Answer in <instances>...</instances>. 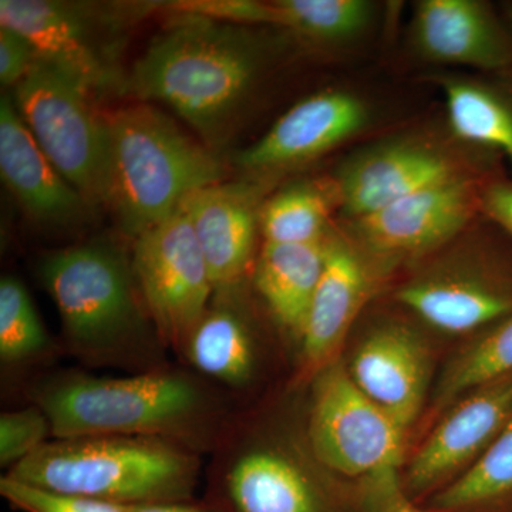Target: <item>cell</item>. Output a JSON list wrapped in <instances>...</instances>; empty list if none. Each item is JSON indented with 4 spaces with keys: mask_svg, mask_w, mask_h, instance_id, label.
I'll return each instance as SVG.
<instances>
[{
    "mask_svg": "<svg viewBox=\"0 0 512 512\" xmlns=\"http://www.w3.org/2000/svg\"><path fill=\"white\" fill-rule=\"evenodd\" d=\"M505 18H507L508 23L512 26V3H508V5L505 6Z\"/></svg>",
    "mask_w": 512,
    "mask_h": 512,
    "instance_id": "36",
    "label": "cell"
},
{
    "mask_svg": "<svg viewBox=\"0 0 512 512\" xmlns=\"http://www.w3.org/2000/svg\"><path fill=\"white\" fill-rule=\"evenodd\" d=\"M511 417L512 375L464 394L400 476L404 493L416 504L426 503L487 450Z\"/></svg>",
    "mask_w": 512,
    "mask_h": 512,
    "instance_id": "10",
    "label": "cell"
},
{
    "mask_svg": "<svg viewBox=\"0 0 512 512\" xmlns=\"http://www.w3.org/2000/svg\"><path fill=\"white\" fill-rule=\"evenodd\" d=\"M46 332L28 289L16 278L0 282V355L18 362L39 353L46 345Z\"/></svg>",
    "mask_w": 512,
    "mask_h": 512,
    "instance_id": "28",
    "label": "cell"
},
{
    "mask_svg": "<svg viewBox=\"0 0 512 512\" xmlns=\"http://www.w3.org/2000/svg\"><path fill=\"white\" fill-rule=\"evenodd\" d=\"M131 512H215L200 505H191L187 503H158L133 505Z\"/></svg>",
    "mask_w": 512,
    "mask_h": 512,
    "instance_id": "35",
    "label": "cell"
},
{
    "mask_svg": "<svg viewBox=\"0 0 512 512\" xmlns=\"http://www.w3.org/2000/svg\"><path fill=\"white\" fill-rule=\"evenodd\" d=\"M481 210L512 238V183L497 180L485 185Z\"/></svg>",
    "mask_w": 512,
    "mask_h": 512,
    "instance_id": "34",
    "label": "cell"
},
{
    "mask_svg": "<svg viewBox=\"0 0 512 512\" xmlns=\"http://www.w3.org/2000/svg\"><path fill=\"white\" fill-rule=\"evenodd\" d=\"M261 188L237 181L210 185L184 202L217 292L234 291L255 266Z\"/></svg>",
    "mask_w": 512,
    "mask_h": 512,
    "instance_id": "13",
    "label": "cell"
},
{
    "mask_svg": "<svg viewBox=\"0 0 512 512\" xmlns=\"http://www.w3.org/2000/svg\"><path fill=\"white\" fill-rule=\"evenodd\" d=\"M332 195L316 183L289 185L264 202L261 232L265 242L311 244L326 239Z\"/></svg>",
    "mask_w": 512,
    "mask_h": 512,
    "instance_id": "26",
    "label": "cell"
},
{
    "mask_svg": "<svg viewBox=\"0 0 512 512\" xmlns=\"http://www.w3.org/2000/svg\"><path fill=\"white\" fill-rule=\"evenodd\" d=\"M0 174L19 204L37 221L70 224L90 207L46 156L10 94L0 99Z\"/></svg>",
    "mask_w": 512,
    "mask_h": 512,
    "instance_id": "17",
    "label": "cell"
},
{
    "mask_svg": "<svg viewBox=\"0 0 512 512\" xmlns=\"http://www.w3.org/2000/svg\"><path fill=\"white\" fill-rule=\"evenodd\" d=\"M0 493L10 504L26 512H131L133 507L82 495L56 493L9 476L0 480Z\"/></svg>",
    "mask_w": 512,
    "mask_h": 512,
    "instance_id": "29",
    "label": "cell"
},
{
    "mask_svg": "<svg viewBox=\"0 0 512 512\" xmlns=\"http://www.w3.org/2000/svg\"><path fill=\"white\" fill-rule=\"evenodd\" d=\"M328 239L311 244L265 242L254 266L256 289L282 328L301 338L325 265Z\"/></svg>",
    "mask_w": 512,
    "mask_h": 512,
    "instance_id": "20",
    "label": "cell"
},
{
    "mask_svg": "<svg viewBox=\"0 0 512 512\" xmlns=\"http://www.w3.org/2000/svg\"><path fill=\"white\" fill-rule=\"evenodd\" d=\"M185 349L192 365L222 382H247L254 369V345L247 325L224 303L207 309Z\"/></svg>",
    "mask_w": 512,
    "mask_h": 512,
    "instance_id": "24",
    "label": "cell"
},
{
    "mask_svg": "<svg viewBox=\"0 0 512 512\" xmlns=\"http://www.w3.org/2000/svg\"><path fill=\"white\" fill-rule=\"evenodd\" d=\"M473 181L453 175L355 221L360 242L373 254L400 258L446 244L481 208Z\"/></svg>",
    "mask_w": 512,
    "mask_h": 512,
    "instance_id": "12",
    "label": "cell"
},
{
    "mask_svg": "<svg viewBox=\"0 0 512 512\" xmlns=\"http://www.w3.org/2000/svg\"><path fill=\"white\" fill-rule=\"evenodd\" d=\"M357 508L359 512H429L404 493L396 467L362 478Z\"/></svg>",
    "mask_w": 512,
    "mask_h": 512,
    "instance_id": "32",
    "label": "cell"
},
{
    "mask_svg": "<svg viewBox=\"0 0 512 512\" xmlns=\"http://www.w3.org/2000/svg\"><path fill=\"white\" fill-rule=\"evenodd\" d=\"M406 431L360 390L342 362L335 360L316 373L309 440L329 470L365 478L399 468Z\"/></svg>",
    "mask_w": 512,
    "mask_h": 512,
    "instance_id": "8",
    "label": "cell"
},
{
    "mask_svg": "<svg viewBox=\"0 0 512 512\" xmlns=\"http://www.w3.org/2000/svg\"><path fill=\"white\" fill-rule=\"evenodd\" d=\"M146 5H101L62 0H0V26L22 33L37 57L57 64L94 96L123 93L120 67L128 26Z\"/></svg>",
    "mask_w": 512,
    "mask_h": 512,
    "instance_id": "6",
    "label": "cell"
},
{
    "mask_svg": "<svg viewBox=\"0 0 512 512\" xmlns=\"http://www.w3.org/2000/svg\"><path fill=\"white\" fill-rule=\"evenodd\" d=\"M414 22L417 46L429 59L512 76V26L484 3L423 0Z\"/></svg>",
    "mask_w": 512,
    "mask_h": 512,
    "instance_id": "16",
    "label": "cell"
},
{
    "mask_svg": "<svg viewBox=\"0 0 512 512\" xmlns=\"http://www.w3.org/2000/svg\"><path fill=\"white\" fill-rule=\"evenodd\" d=\"M453 175V165L437 151L416 144H390L346 165L339 178L338 200L343 214L356 221Z\"/></svg>",
    "mask_w": 512,
    "mask_h": 512,
    "instance_id": "18",
    "label": "cell"
},
{
    "mask_svg": "<svg viewBox=\"0 0 512 512\" xmlns=\"http://www.w3.org/2000/svg\"><path fill=\"white\" fill-rule=\"evenodd\" d=\"M42 278L77 349L99 352L137 329L133 262L120 248L89 242L46 259Z\"/></svg>",
    "mask_w": 512,
    "mask_h": 512,
    "instance_id": "7",
    "label": "cell"
},
{
    "mask_svg": "<svg viewBox=\"0 0 512 512\" xmlns=\"http://www.w3.org/2000/svg\"><path fill=\"white\" fill-rule=\"evenodd\" d=\"M175 13L202 16V18L237 23V25L282 26L281 12L276 3L252 2V0H190L167 3Z\"/></svg>",
    "mask_w": 512,
    "mask_h": 512,
    "instance_id": "31",
    "label": "cell"
},
{
    "mask_svg": "<svg viewBox=\"0 0 512 512\" xmlns=\"http://www.w3.org/2000/svg\"><path fill=\"white\" fill-rule=\"evenodd\" d=\"M106 204L124 234L138 238L167 220L195 192L222 183L224 161L154 104L106 114Z\"/></svg>",
    "mask_w": 512,
    "mask_h": 512,
    "instance_id": "2",
    "label": "cell"
},
{
    "mask_svg": "<svg viewBox=\"0 0 512 512\" xmlns=\"http://www.w3.org/2000/svg\"><path fill=\"white\" fill-rule=\"evenodd\" d=\"M8 476L106 503H185L197 484L198 461L154 437H76L47 441Z\"/></svg>",
    "mask_w": 512,
    "mask_h": 512,
    "instance_id": "3",
    "label": "cell"
},
{
    "mask_svg": "<svg viewBox=\"0 0 512 512\" xmlns=\"http://www.w3.org/2000/svg\"><path fill=\"white\" fill-rule=\"evenodd\" d=\"M131 262L141 298L161 338L185 349L215 289L184 205L134 239Z\"/></svg>",
    "mask_w": 512,
    "mask_h": 512,
    "instance_id": "9",
    "label": "cell"
},
{
    "mask_svg": "<svg viewBox=\"0 0 512 512\" xmlns=\"http://www.w3.org/2000/svg\"><path fill=\"white\" fill-rule=\"evenodd\" d=\"M508 375H512V315L494 323L448 362L434 404L443 409L471 390Z\"/></svg>",
    "mask_w": 512,
    "mask_h": 512,
    "instance_id": "25",
    "label": "cell"
},
{
    "mask_svg": "<svg viewBox=\"0 0 512 512\" xmlns=\"http://www.w3.org/2000/svg\"><path fill=\"white\" fill-rule=\"evenodd\" d=\"M397 298L441 332L490 328L512 315V255L488 252L466 266H439L400 288Z\"/></svg>",
    "mask_w": 512,
    "mask_h": 512,
    "instance_id": "11",
    "label": "cell"
},
{
    "mask_svg": "<svg viewBox=\"0 0 512 512\" xmlns=\"http://www.w3.org/2000/svg\"><path fill=\"white\" fill-rule=\"evenodd\" d=\"M282 28L325 42L350 39L366 28L372 13L363 0H279Z\"/></svg>",
    "mask_w": 512,
    "mask_h": 512,
    "instance_id": "27",
    "label": "cell"
},
{
    "mask_svg": "<svg viewBox=\"0 0 512 512\" xmlns=\"http://www.w3.org/2000/svg\"><path fill=\"white\" fill-rule=\"evenodd\" d=\"M349 372L363 393L409 430L426 402L430 349L416 330L390 323L362 340Z\"/></svg>",
    "mask_w": 512,
    "mask_h": 512,
    "instance_id": "14",
    "label": "cell"
},
{
    "mask_svg": "<svg viewBox=\"0 0 512 512\" xmlns=\"http://www.w3.org/2000/svg\"><path fill=\"white\" fill-rule=\"evenodd\" d=\"M251 28L175 13L127 73L124 94L170 107L215 150L224 144L264 63Z\"/></svg>",
    "mask_w": 512,
    "mask_h": 512,
    "instance_id": "1",
    "label": "cell"
},
{
    "mask_svg": "<svg viewBox=\"0 0 512 512\" xmlns=\"http://www.w3.org/2000/svg\"><path fill=\"white\" fill-rule=\"evenodd\" d=\"M36 60L35 47L22 33L0 26V82L3 86L15 89Z\"/></svg>",
    "mask_w": 512,
    "mask_h": 512,
    "instance_id": "33",
    "label": "cell"
},
{
    "mask_svg": "<svg viewBox=\"0 0 512 512\" xmlns=\"http://www.w3.org/2000/svg\"><path fill=\"white\" fill-rule=\"evenodd\" d=\"M40 409L55 439H158L190 426L200 414L201 394L187 379L174 375L72 377L40 394Z\"/></svg>",
    "mask_w": 512,
    "mask_h": 512,
    "instance_id": "4",
    "label": "cell"
},
{
    "mask_svg": "<svg viewBox=\"0 0 512 512\" xmlns=\"http://www.w3.org/2000/svg\"><path fill=\"white\" fill-rule=\"evenodd\" d=\"M227 491L235 512H328L301 468L272 451L239 458L227 478Z\"/></svg>",
    "mask_w": 512,
    "mask_h": 512,
    "instance_id": "21",
    "label": "cell"
},
{
    "mask_svg": "<svg viewBox=\"0 0 512 512\" xmlns=\"http://www.w3.org/2000/svg\"><path fill=\"white\" fill-rule=\"evenodd\" d=\"M12 97L30 133L63 177L89 205L106 204L109 136L92 90L57 64L37 57Z\"/></svg>",
    "mask_w": 512,
    "mask_h": 512,
    "instance_id": "5",
    "label": "cell"
},
{
    "mask_svg": "<svg viewBox=\"0 0 512 512\" xmlns=\"http://www.w3.org/2000/svg\"><path fill=\"white\" fill-rule=\"evenodd\" d=\"M443 86L454 133L503 154L512 173V87L503 89L461 80H447Z\"/></svg>",
    "mask_w": 512,
    "mask_h": 512,
    "instance_id": "23",
    "label": "cell"
},
{
    "mask_svg": "<svg viewBox=\"0 0 512 512\" xmlns=\"http://www.w3.org/2000/svg\"><path fill=\"white\" fill-rule=\"evenodd\" d=\"M372 292V279L359 254L329 238L325 265L301 336L305 365L313 373L335 362L338 350Z\"/></svg>",
    "mask_w": 512,
    "mask_h": 512,
    "instance_id": "19",
    "label": "cell"
},
{
    "mask_svg": "<svg viewBox=\"0 0 512 512\" xmlns=\"http://www.w3.org/2000/svg\"><path fill=\"white\" fill-rule=\"evenodd\" d=\"M52 434L49 419L42 409H25L2 414L0 417V463L19 464L40 447Z\"/></svg>",
    "mask_w": 512,
    "mask_h": 512,
    "instance_id": "30",
    "label": "cell"
},
{
    "mask_svg": "<svg viewBox=\"0 0 512 512\" xmlns=\"http://www.w3.org/2000/svg\"><path fill=\"white\" fill-rule=\"evenodd\" d=\"M421 507L429 512H512V417L461 476Z\"/></svg>",
    "mask_w": 512,
    "mask_h": 512,
    "instance_id": "22",
    "label": "cell"
},
{
    "mask_svg": "<svg viewBox=\"0 0 512 512\" xmlns=\"http://www.w3.org/2000/svg\"><path fill=\"white\" fill-rule=\"evenodd\" d=\"M366 117L362 101L352 94H313L286 111L261 140L239 154L237 163L249 171L305 163L359 133Z\"/></svg>",
    "mask_w": 512,
    "mask_h": 512,
    "instance_id": "15",
    "label": "cell"
}]
</instances>
